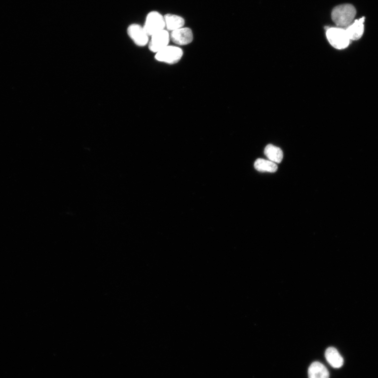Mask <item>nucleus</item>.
Segmentation results:
<instances>
[{
  "label": "nucleus",
  "mask_w": 378,
  "mask_h": 378,
  "mask_svg": "<svg viewBox=\"0 0 378 378\" xmlns=\"http://www.w3.org/2000/svg\"><path fill=\"white\" fill-rule=\"evenodd\" d=\"M327 362L334 368H340L343 365V359L336 348L330 347L325 352Z\"/></svg>",
  "instance_id": "nucleus-9"
},
{
  "label": "nucleus",
  "mask_w": 378,
  "mask_h": 378,
  "mask_svg": "<svg viewBox=\"0 0 378 378\" xmlns=\"http://www.w3.org/2000/svg\"><path fill=\"white\" fill-rule=\"evenodd\" d=\"M265 154L270 161L275 163H281L283 158V152L281 149L271 144L265 147Z\"/></svg>",
  "instance_id": "nucleus-12"
},
{
  "label": "nucleus",
  "mask_w": 378,
  "mask_h": 378,
  "mask_svg": "<svg viewBox=\"0 0 378 378\" xmlns=\"http://www.w3.org/2000/svg\"><path fill=\"white\" fill-rule=\"evenodd\" d=\"M143 27L150 37L165 30L166 24L164 16L157 11L150 12L146 16Z\"/></svg>",
  "instance_id": "nucleus-3"
},
{
  "label": "nucleus",
  "mask_w": 378,
  "mask_h": 378,
  "mask_svg": "<svg viewBox=\"0 0 378 378\" xmlns=\"http://www.w3.org/2000/svg\"><path fill=\"white\" fill-rule=\"evenodd\" d=\"M166 28L170 31L184 27L185 21L181 16L175 14H167L164 16Z\"/></svg>",
  "instance_id": "nucleus-10"
},
{
  "label": "nucleus",
  "mask_w": 378,
  "mask_h": 378,
  "mask_svg": "<svg viewBox=\"0 0 378 378\" xmlns=\"http://www.w3.org/2000/svg\"><path fill=\"white\" fill-rule=\"evenodd\" d=\"M356 15L355 7L350 4L339 5L332 11V19L338 27L346 28L354 21Z\"/></svg>",
  "instance_id": "nucleus-1"
},
{
  "label": "nucleus",
  "mask_w": 378,
  "mask_h": 378,
  "mask_svg": "<svg viewBox=\"0 0 378 378\" xmlns=\"http://www.w3.org/2000/svg\"><path fill=\"white\" fill-rule=\"evenodd\" d=\"M254 168L260 172H268L273 173L278 170L277 164L270 160L258 159L254 163Z\"/></svg>",
  "instance_id": "nucleus-13"
},
{
  "label": "nucleus",
  "mask_w": 378,
  "mask_h": 378,
  "mask_svg": "<svg viewBox=\"0 0 378 378\" xmlns=\"http://www.w3.org/2000/svg\"><path fill=\"white\" fill-rule=\"evenodd\" d=\"M127 35L138 46H145L150 42V36L144 27L138 24H131L127 30Z\"/></svg>",
  "instance_id": "nucleus-5"
},
{
  "label": "nucleus",
  "mask_w": 378,
  "mask_h": 378,
  "mask_svg": "<svg viewBox=\"0 0 378 378\" xmlns=\"http://www.w3.org/2000/svg\"><path fill=\"white\" fill-rule=\"evenodd\" d=\"M326 37L331 45L338 50L347 48L351 41L346 29L338 27L328 28Z\"/></svg>",
  "instance_id": "nucleus-2"
},
{
  "label": "nucleus",
  "mask_w": 378,
  "mask_h": 378,
  "mask_svg": "<svg viewBox=\"0 0 378 378\" xmlns=\"http://www.w3.org/2000/svg\"><path fill=\"white\" fill-rule=\"evenodd\" d=\"M309 378H329L330 374L326 367L321 363L314 362L308 369Z\"/></svg>",
  "instance_id": "nucleus-11"
},
{
  "label": "nucleus",
  "mask_w": 378,
  "mask_h": 378,
  "mask_svg": "<svg viewBox=\"0 0 378 378\" xmlns=\"http://www.w3.org/2000/svg\"><path fill=\"white\" fill-rule=\"evenodd\" d=\"M364 22L365 18H360L345 28L351 40H357L362 37L364 33Z\"/></svg>",
  "instance_id": "nucleus-8"
},
{
  "label": "nucleus",
  "mask_w": 378,
  "mask_h": 378,
  "mask_svg": "<svg viewBox=\"0 0 378 378\" xmlns=\"http://www.w3.org/2000/svg\"><path fill=\"white\" fill-rule=\"evenodd\" d=\"M183 56L182 49L175 46L168 45L156 53L155 59L158 61L169 64L177 63Z\"/></svg>",
  "instance_id": "nucleus-4"
},
{
  "label": "nucleus",
  "mask_w": 378,
  "mask_h": 378,
  "mask_svg": "<svg viewBox=\"0 0 378 378\" xmlns=\"http://www.w3.org/2000/svg\"><path fill=\"white\" fill-rule=\"evenodd\" d=\"M151 37L149 46L150 51L153 53H157L169 45L170 37L166 30L161 31Z\"/></svg>",
  "instance_id": "nucleus-6"
},
{
  "label": "nucleus",
  "mask_w": 378,
  "mask_h": 378,
  "mask_svg": "<svg viewBox=\"0 0 378 378\" xmlns=\"http://www.w3.org/2000/svg\"><path fill=\"white\" fill-rule=\"evenodd\" d=\"M170 37L172 42L180 46L188 45L193 39L192 30L185 27L172 31Z\"/></svg>",
  "instance_id": "nucleus-7"
}]
</instances>
